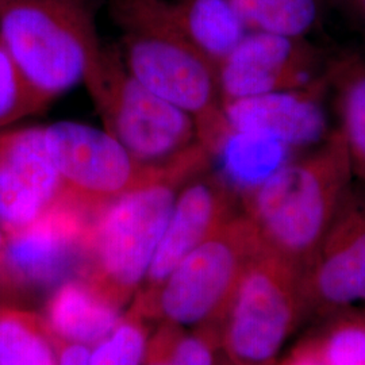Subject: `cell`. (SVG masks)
<instances>
[{"instance_id": "6da1fadb", "label": "cell", "mask_w": 365, "mask_h": 365, "mask_svg": "<svg viewBox=\"0 0 365 365\" xmlns=\"http://www.w3.org/2000/svg\"><path fill=\"white\" fill-rule=\"evenodd\" d=\"M108 9L131 75L192 118L197 141L212 156L222 153L235 135L225 115L218 69L184 33L170 0H110Z\"/></svg>"}, {"instance_id": "7a4b0ae2", "label": "cell", "mask_w": 365, "mask_h": 365, "mask_svg": "<svg viewBox=\"0 0 365 365\" xmlns=\"http://www.w3.org/2000/svg\"><path fill=\"white\" fill-rule=\"evenodd\" d=\"M212 157L196 143L155 179L99 210L90 221L78 277L123 312L146 279L179 191L209 170Z\"/></svg>"}, {"instance_id": "3957f363", "label": "cell", "mask_w": 365, "mask_h": 365, "mask_svg": "<svg viewBox=\"0 0 365 365\" xmlns=\"http://www.w3.org/2000/svg\"><path fill=\"white\" fill-rule=\"evenodd\" d=\"M353 176L346 143L337 128L309 155L274 168L241 191V209L261 244L303 272L349 192Z\"/></svg>"}, {"instance_id": "277c9868", "label": "cell", "mask_w": 365, "mask_h": 365, "mask_svg": "<svg viewBox=\"0 0 365 365\" xmlns=\"http://www.w3.org/2000/svg\"><path fill=\"white\" fill-rule=\"evenodd\" d=\"M96 0H0V39L36 114L84 83L101 56Z\"/></svg>"}, {"instance_id": "5b68a950", "label": "cell", "mask_w": 365, "mask_h": 365, "mask_svg": "<svg viewBox=\"0 0 365 365\" xmlns=\"http://www.w3.org/2000/svg\"><path fill=\"white\" fill-rule=\"evenodd\" d=\"M261 247L255 226L241 210L194 249L153 292L137 295L129 307L146 321L218 336L235 288Z\"/></svg>"}, {"instance_id": "8992f818", "label": "cell", "mask_w": 365, "mask_h": 365, "mask_svg": "<svg viewBox=\"0 0 365 365\" xmlns=\"http://www.w3.org/2000/svg\"><path fill=\"white\" fill-rule=\"evenodd\" d=\"M304 315L302 272L262 245L223 314L218 329L221 356L233 365H276Z\"/></svg>"}, {"instance_id": "52a82bcc", "label": "cell", "mask_w": 365, "mask_h": 365, "mask_svg": "<svg viewBox=\"0 0 365 365\" xmlns=\"http://www.w3.org/2000/svg\"><path fill=\"white\" fill-rule=\"evenodd\" d=\"M83 84L103 129L138 161L164 164L199 143L192 118L134 78L117 45H103Z\"/></svg>"}, {"instance_id": "ba28073f", "label": "cell", "mask_w": 365, "mask_h": 365, "mask_svg": "<svg viewBox=\"0 0 365 365\" xmlns=\"http://www.w3.org/2000/svg\"><path fill=\"white\" fill-rule=\"evenodd\" d=\"M45 140L64 188V202L93 217L118 197L150 182L167 163L138 161L105 129L61 120L45 128Z\"/></svg>"}, {"instance_id": "9c48e42d", "label": "cell", "mask_w": 365, "mask_h": 365, "mask_svg": "<svg viewBox=\"0 0 365 365\" xmlns=\"http://www.w3.org/2000/svg\"><path fill=\"white\" fill-rule=\"evenodd\" d=\"M329 61L307 37L250 30L218 66L222 103L309 88L327 76Z\"/></svg>"}, {"instance_id": "30bf717a", "label": "cell", "mask_w": 365, "mask_h": 365, "mask_svg": "<svg viewBox=\"0 0 365 365\" xmlns=\"http://www.w3.org/2000/svg\"><path fill=\"white\" fill-rule=\"evenodd\" d=\"M307 315L330 318L365 302V196L351 187L302 272Z\"/></svg>"}, {"instance_id": "8fae6325", "label": "cell", "mask_w": 365, "mask_h": 365, "mask_svg": "<svg viewBox=\"0 0 365 365\" xmlns=\"http://www.w3.org/2000/svg\"><path fill=\"white\" fill-rule=\"evenodd\" d=\"M91 217L68 202L26 229L7 235L0 276L16 287H57L78 276Z\"/></svg>"}, {"instance_id": "7c38bea8", "label": "cell", "mask_w": 365, "mask_h": 365, "mask_svg": "<svg viewBox=\"0 0 365 365\" xmlns=\"http://www.w3.org/2000/svg\"><path fill=\"white\" fill-rule=\"evenodd\" d=\"M241 210L238 188L221 173L209 168L185 182L175 200L155 259L137 295L153 292L194 249Z\"/></svg>"}, {"instance_id": "4fadbf2b", "label": "cell", "mask_w": 365, "mask_h": 365, "mask_svg": "<svg viewBox=\"0 0 365 365\" xmlns=\"http://www.w3.org/2000/svg\"><path fill=\"white\" fill-rule=\"evenodd\" d=\"M329 76L309 88L274 92L223 103L226 119L237 135L272 140L288 148L322 144L330 131L325 98Z\"/></svg>"}, {"instance_id": "5bb4252c", "label": "cell", "mask_w": 365, "mask_h": 365, "mask_svg": "<svg viewBox=\"0 0 365 365\" xmlns=\"http://www.w3.org/2000/svg\"><path fill=\"white\" fill-rule=\"evenodd\" d=\"M42 315L58 341L91 349L114 330L123 312L76 276L54 288Z\"/></svg>"}, {"instance_id": "9a60e30c", "label": "cell", "mask_w": 365, "mask_h": 365, "mask_svg": "<svg viewBox=\"0 0 365 365\" xmlns=\"http://www.w3.org/2000/svg\"><path fill=\"white\" fill-rule=\"evenodd\" d=\"M0 165L49 209L64 202V188L49 153L45 128L0 133Z\"/></svg>"}, {"instance_id": "2e32d148", "label": "cell", "mask_w": 365, "mask_h": 365, "mask_svg": "<svg viewBox=\"0 0 365 365\" xmlns=\"http://www.w3.org/2000/svg\"><path fill=\"white\" fill-rule=\"evenodd\" d=\"M170 4L184 33L217 69L250 31L233 0H170Z\"/></svg>"}, {"instance_id": "e0dca14e", "label": "cell", "mask_w": 365, "mask_h": 365, "mask_svg": "<svg viewBox=\"0 0 365 365\" xmlns=\"http://www.w3.org/2000/svg\"><path fill=\"white\" fill-rule=\"evenodd\" d=\"M327 76L353 175L365 182V56L344 52L330 57Z\"/></svg>"}, {"instance_id": "ac0fdd59", "label": "cell", "mask_w": 365, "mask_h": 365, "mask_svg": "<svg viewBox=\"0 0 365 365\" xmlns=\"http://www.w3.org/2000/svg\"><path fill=\"white\" fill-rule=\"evenodd\" d=\"M63 345L42 314L0 303V365H60Z\"/></svg>"}, {"instance_id": "d6986e66", "label": "cell", "mask_w": 365, "mask_h": 365, "mask_svg": "<svg viewBox=\"0 0 365 365\" xmlns=\"http://www.w3.org/2000/svg\"><path fill=\"white\" fill-rule=\"evenodd\" d=\"M249 30L307 37L321 29L329 0H233Z\"/></svg>"}, {"instance_id": "ffe728a7", "label": "cell", "mask_w": 365, "mask_h": 365, "mask_svg": "<svg viewBox=\"0 0 365 365\" xmlns=\"http://www.w3.org/2000/svg\"><path fill=\"white\" fill-rule=\"evenodd\" d=\"M218 336L161 322L149 336L144 365H218Z\"/></svg>"}, {"instance_id": "44dd1931", "label": "cell", "mask_w": 365, "mask_h": 365, "mask_svg": "<svg viewBox=\"0 0 365 365\" xmlns=\"http://www.w3.org/2000/svg\"><path fill=\"white\" fill-rule=\"evenodd\" d=\"M310 339L327 365H365V314H336Z\"/></svg>"}, {"instance_id": "7402d4cb", "label": "cell", "mask_w": 365, "mask_h": 365, "mask_svg": "<svg viewBox=\"0 0 365 365\" xmlns=\"http://www.w3.org/2000/svg\"><path fill=\"white\" fill-rule=\"evenodd\" d=\"M146 322L129 307L114 330L90 349L88 365H144L150 336Z\"/></svg>"}, {"instance_id": "603a6c76", "label": "cell", "mask_w": 365, "mask_h": 365, "mask_svg": "<svg viewBox=\"0 0 365 365\" xmlns=\"http://www.w3.org/2000/svg\"><path fill=\"white\" fill-rule=\"evenodd\" d=\"M34 114L36 110L26 80L0 39V133Z\"/></svg>"}, {"instance_id": "cb8c5ba5", "label": "cell", "mask_w": 365, "mask_h": 365, "mask_svg": "<svg viewBox=\"0 0 365 365\" xmlns=\"http://www.w3.org/2000/svg\"><path fill=\"white\" fill-rule=\"evenodd\" d=\"M329 9L341 14L365 38V0H329Z\"/></svg>"}, {"instance_id": "d4e9b609", "label": "cell", "mask_w": 365, "mask_h": 365, "mask_svg": "<svg viewBox=\"0 0 365 365\" xmlns=\"http://www.w3.org/2000/svg\"><path fill=\"white\" fill-rule=\"evenodd\" d=\"M280 365H327L313 339H307L291 352Z\"/></svg>"}, {"instance_id": "484cf974", "label": "cell", "mask_w": 365, "mask_h": 365, "mask_svg": "<svg viewBox=\"0 0 365 365\" xmlns=\"http://www.w3.org/2000/svg\"><path fill=\"white\" fill-rule=\"evenodd\" d=\"M90 349L80 345H63L60 365H88Z\"/></svg>"}, {"instance_id": "4316f807", "label": "cell", "mask_w": 365, "mask_h": 365, "mask_svg": "<svg viewBox=\"0 0 365 365\" xmlns=\"http://www.w3.org/2000/svg\"><path fill=\"white\" fill-rule=\"evenodd\" d=\"M6 242H7V235L4 232V227H3V223L0 221V264L3 260V256H4V249H6Z\"/></svg>"}, {"instance_id": "83f0119b", "label": "cell", "mask_w": 365, "mask_h": 365, "mask_svg": "<svg viewBox=\"0 0 365 365\" xmlns=\"http://www.w3.org/2000/svg\"><path fill=\"white\" fill-rule=\"evenodd\" d=\"M218 365H233V364H230V363H229V361H227V360H225V359H223V357H220V361H218Z\"/></svg>"}]
</instances>
